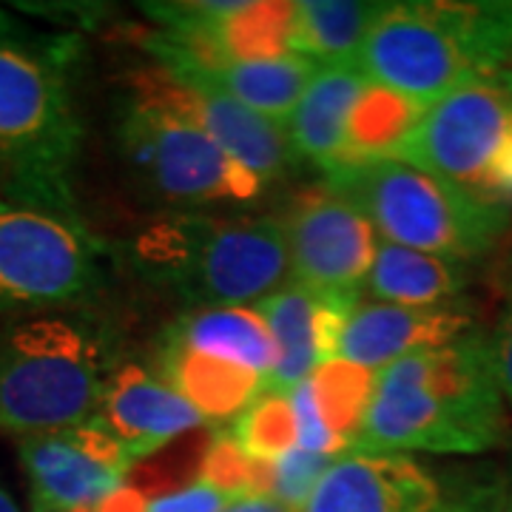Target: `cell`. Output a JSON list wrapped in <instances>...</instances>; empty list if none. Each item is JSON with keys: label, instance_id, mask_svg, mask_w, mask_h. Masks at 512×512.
Masks as SVG:
<instances>
[{"label": "cell", "instance_id": "obj_32", "mask_svg": "<svg viewBox=\"0 0 512 512\" xmlns=\"http://www.w3.org/2000/svg\"><path fill=\"white\" fill-rule=\"evenodd\" d=\"M222 512H293L288 507H282L274 498H265V495H248V498H237L231 501Z\"/></svg>", "mask_w": 512, "mask_h": 512}, {"label": "cell", "instance_id": "obj_25", "mask_svg": "<svg viewBox=\"0 0 512 512\" xmlns=\"http://www.w3.org/2000/svg\"><path fill=\"white\" fill-rule=\"evenodd\" d=\"M228 436L248 456L274 461L296 447V416L291 393L279 387H265L237 419L231 421Z\"/></svg>", "mask_w": 512, "mask_h": 512}, {"label": "cell", "instance_id": "obj_19", "mask_svg": "<svg viewBox=\"0 0 512 512\" xmlns=\"http://www.w3.org/2000/svg\"><path fill=\"white\" fill-rule=\"evenodd\" d=\"M154 370L208 421H234L265 387H271L268 379L248 367L180 348L165 339L157 345Z\"/></svg>", "mask_w": 512, "mask_h": 512}, {"label": "cell", "instance_id": "obj_18", "mask_svg": "<svg viewBox=\"0 0 512 512\" xmlns=\"http://www.w3.org/2000/svg\"><path fill=\"white\" fill-rule=\"evenodd\" d=\"M322 63L302 55L262 57V60H234L208 72H174L168 74L174 83L185 86H208L228 94L245 109L256 111L285 128L291 114L299 106L302 94L308 92L313 74Z\"/></svg>", "mask_w": 512, "mask_h": 512}, {"label": "cell", "instance_id": "obj_22", "mask_svg": "<svg viewBox=\"0 0 512 512\" xmlns=\"http://www.w3.org/2000/svg\"><path fill=\"white\" fill-rule=\"evenodd\" d=\"M384 6L373 0H296L291 52L322 66L356 63Z\"/></svg>", "mask_w": 512, "mask_h": 512}, {"label": "cell", "instance_id": "obj_16", "mask_svg": "<svg viewBox=\"0 0 512 512\" xmlns=\"http://www.w3.org/2000/svg\"><path fill=\"white\" fill-rule=\"evenodd\" d=\"M473 330V313L461 302L410 308V305H356L339 339V359L367 370L399 362L421 350L441 348Z\"/></svg>", "mask_w": 512, "mask_h": 512}, {"label": "cell", "instance_id": "obj_10", "mask_svg": "<svg viewBox=\"0 0 512 512\" xmlns=\"http://www.w3.org/2000/svg\"><path fill=\"white\" fill-rule=\"evenodd\" d=\"M495 495L498 487L456 493L407 453H345L302 512H493Z\"/></svg>", "mask_w": 512, "mask_h": 512}, {"label": "cell", "instance_id": "obj_34", "mask_svg": "<svg viewBox=\"0 0 512 512\" xmlns=\"http://www.w3.org/2000/svg\"><path fill=\"white\" fill-rule=\"evenodd\" d=\"M0 512H20V507L15 504V498L6 493L3 487H0Z\"/></svg>", "mask_w": 512, "mask_h": 512}, {"label": "cell", "instance_id": "obj_14", "mask_svg": "<svg viewBox=\"0 0 512 512\" xmlns=\"http://www.w3.org/2000/svg\"><path fill=\"white\" fill-rule=\"evenodd\" d=\"M117 439L131 461H143L174 439L200 430L202 416L148 367L123 362L111 373L92 419Z\"/></svg>", "mask_w": 512, "mask_h": 512}, {"label": "cell", "instance_id": "obj_21", "mask_svg": "<svg viewBox=\"0 0 512 512\" xmlns=\"http://www.w3.org/2000/svg\"><path fill=\"white\" fill-rule=\"evenodd\" d=\"M467 288V262L379 242L365 291L387 305L433 308L456 302Z\"/></svg>", "mask_w": 512, "mask_h": 512}, {"label": "cell", "instance_id": "obj_31", "mask_svg": "<svg viewBox=\"0 0 512 512\" xmlns=\"http://www.w3.org/2000/svg\"><path fill=\"white\" fill-rule=\"evenodd\" d=\"M146 507L148 495L137 484H128L126 481L120 490H114L94 512H146Z\"/></svg>", "mask_w": 512, "mask_h": 512}, {"label": "cell", "instance_id": "obj_6", "mask_svg": "<svg viewBox=\"0 0 512 512\" xmlns=\"http://www.w3.org/2000/svg\"><path fill=\"white\" fill-rule=\"evenodd\" d=\"M322 177L325 188L365 214L384 242L421 254L470 262L493 251L512 225L510 205L402 160L348 165Z\"/></svg>", "mask_w": 512, "mask_h": 512}, {"label": "cell", "instance_id": "obj_24", "mask_svg": "<svg viewBox=\"0 0 512 512\" xmlns=\"http://www.w3.org/2000/svg\"><path fill=\"white\" fill-rule=\"evenodd\" d=\"M305 382L311 387L313 404L322 424L350 453L370 410L376 370H367L345 359H330L322 367H316Z\"/></svg>", "mask_w": 512, "mask_h": 512}, {"label": "cell", "instance_id": "obj_8", "mask_svg": "<svg viewBox=\"0 0 512 512\" xmlns=\"http://www.w3.org/2000/svg\"><path fill=\"white\" fill-rule=\"evenodd\" d=\"M103 276V245L86 222L0 200V322L72 311Z\"/></svg>", "mask_w": 512, "mask_h": 512}, {"label": "cell", "instance_id": "obj_33", "mask_svg": "<svg viewBox=\"0 0 512 512\" xmlns=\"http://www.w3.org/2000/svg\"><path fill=\"white\" fill-rule=\"evenodd\" d=\"M493 512H512V470L510 476L498 481V498H495Z\"/></svg>", "mask_w": 512, "mask_h": 512}, {"label": "cell", "instance_id": "obj_30", "mask_svg": "<svg viewBox=\"0 0 512 512\" xmlns=\"http://www.w3.org/2000/svg\"><path fill=\"white\" fill-rule=\"evenodd\" d=\"M484 197L504 202V205L512 200V131L504 148H501V154H498V160L490 168V177L484 183Z\"/></svg>", "mask_w": 512, "mask_h": 512}, {"label": "cell", "instance_id": "obj_12", "mask_svg": "<svg viewBox=\"0 0 512 512\" xmlns=\"http://www.w3.org/2000/svg\"><path fill=\"white\" fill-rule=\"evenodd\" d=\"M296 285L359 296L376 259V231L342 194L319 188L293 202L282 217Z\"/></svg>", "mask_w": 512, "mask_h": 512}, {"label": "cell", "instance_id": "obj_13", "mask_svg": "<svg viewBox=\"0 0 512 512\" xmlns=\"http://www.w3.org/2000/svg\"><path fill=\"white\" fill-rule=\"evenodd\" d=\"M359 305L353 293H322L288 282L271 296L256 302L276 345V367L271 387L293 390L316 367L339 359V339Z\"/></svg>", "mask_w": 512, "mask_h": 512}, {"label": "cell", "instance_id": "obj_20", "mask_svg": "<svg viewBox=\"0 0 512 512\" xmlns=\"http://www.w3.org/2000/svg\"><path fill=\"white\" fill-rule=\"evenodd\" d=\"M165 342L180 348L197 350L222 362H234L259 373L262 379L274 376L276 345L265 319L256 308L234 305V308H197L183 313L163 330Z\"/></svg>", "mask_w": 512, "mask_h": 512}, {"label": "cell", "instance_id": "obj_4", "mask_svg": "<svg viewBox=\"0 0 512 512\" xmlns=\"http://www.w3.org/2000/svg\"><path fill=\"white\" fill-rule=\"evenodd\" d=\"M120 365L114 333L89 311L0 322V433L23 439L89 421Z\"/></svg>", "mask_w": 512, "mask_h": 512}, {"label": "cell", "instance_id": "obj_7", "mask_svg": "<svg viewBox=\"0 0 512 512\" xmlns=\"http://www.w3.org/2000/svg\"><path fill=\"white\" fill-rule=\"evenodd\" d=\"M117 143L134 177L154 197L180 208L245 205L265 183L237 165L185 111L165 97L151 72L134 77L120 106Z\"/></svg>", "mask_w": 512, "mask_h": 512}, {"label": "cell", "instance_id": "obj_9", "mask_svg": "<svg viewBox=\"0 0 512 512\" xmlns=\"http://www.w3.org/2000/svg\"><path fill=\"white\" fill-rule=\"evenodd\" d=\"M512 131V69L481 74L427 106L393 160L484 197V183Z\"/></svg>", "mask_w": 512, "mask_h": 512}, {"label": "cell", "instance_id": "obj_2", "mask_svg": "<svg viewBox=\"0 0 512 512\" xmlns=\"http://www.w3.org/2000/svg\"><path fill=\"white\" fill-rule=\"evenodd\" d=\"M74 43L0 9V200L80 220Z\"/></svg>", "mask_w": 512, "mask_h": 512}, {"label": "cell", "instance_id": "obj_11", "mask_svg": "<svg viewBox=\"0 0 512 512\" xmlns=\"http://www.w3.org/2000/svg\"><path fill=\"white\" fill-rule=\"evenodd\" d=\"M32 487V512H94L126 484L134 461L94 421L18 441Z\"/></svg>", "mask_w": 512, "mask_h": 512}, {"label": "cell", "instance_id": "obj_15", "mask_svg": "<svg viewBox=\"0 0 512 512\" xmlns=\"http://www.w3.org/2000/svg\"><path fill=\"white\" fill-rule=\"evenodd\" d=\"M151 77H154L157 89L177 109L185 111L220 146V151H225L245 171H251L256 180H262L265 185L276 183L299 160L285 128L256 111L245 109L228 94L208 89V86L174 83L160 69L151 72Z\"/></svg>", "mask_w": 512, "mask_h": 512}, {"label": "cell", "instance_id": "obj_27", "mask_svg": "<svg viewBox=\"0 0 512 512\" xmlns=\"http://www.w3.org/2000/svg\"><path fill=\"white\" fill-rule=\"evenodd\" d=\"M330 464L333 458L293 447L285 456L271 461V498L288 510L302 512Z\"/></svg>", "mask_w": 512, "mask_h": 512}, {"label": "cell", "instance_id": "obj_23", "mask_svg": "<svg viewBox=\"0 0 512 512\" xmlns=\"http://www.w3.org/2000/svg\"><path fill=\"white\" fill-rule=\"evenodd\" d=\"M421 114L424 109L419 103L407 100L402 94L387 92L376 83H367L365 94L359 97L356 111L350 117L348 146L339 168L393 160L396 151L404 146V140L413 134V128L419 126Z\"/></svg>", "mask_w": 512, "mask_h": 512}, {"label": "cell", "instance_id": "obj_28", "mask_svg": "<svg viewBox=\"0 0 512 512\" xmlns=\"http://www.w3.org/2000/svg\"><path fill=\"white\" fill-rule=\"evenodd\" d=\"M228 504H231V498L222 495L220 490H214L202 481H191L171 493L151 495L146 512H222Z\"/></svg>", "mask_w": 512, "mask_h": 512}, {"label": "cell", "instance_id": "obj_29", "mask_svg": "<svg viewBox=\"0 0 512 512\" xmlns=\"http://www.w3.org/2000/svg\"><path fill=\"white\" fill-rule=\"evenodd\" d=\"M493 350H495V365H498V379H501V390L507 407L512 410V288L507 293L504 311L498 319V328L493 333Z\"/></svg>", "mask_w": 512, "mask_h": 512}, {"label": "cell", "instance_id": "obj_5", "mask_svg": "<svg viewBox=\"0 0 512 512\" xmlns=\"http://www.w3.org/2000/svg\"><path fill=\"white\" fill-rule=\"evenodd\" d=\"M128 262L194 311L259 302L291 276L285 228L271 217H157L131 237Z\"/></svg>", "mask_w": 512, "mask_h": 512}, {"label": "cell", "instance_id": "obj_26", "mask_svg": "<svg viewBox=\"0 0 512 512\" xmlns=\"http://www.w3.org/2000/svg\"><path fill=\"white\" fill-rule=\"evenodd\" d=\"M197 481L220 490L231 501L248 495L271 498V461L248 456L228 430H214L202 444Z\"/></svg>", "mask_w": 512, "mask_h": 512}, {"label": "cell", "instance_id": "obj_17", "mask_svg": "<svg viewBox=\"0 0 512 512\" xmlns=\"http://www.w3.org/2000/svg\"><path fill=\"white\" fill-rule=\"evenodd\" d=\"M365 72L356 63H328L313 74L308 92L285 123L293 151L328 174L339 168L348 146L350 117L367 89Z\"/></svg>", "mask_w": 512, "mask_h": 512}, {"label": "cell", "instance_id": "obj_3", "mask_svg": "<svg viewBox=\"0 0 512 512\" xmlns=\"http://www.w3.org/2000/svg\"><path fill=\"white\" fill-rule=\"evenodd\" d=\"M510 57L512 3L402 0L384 6L356 66L370 83L427 109L481 74L507 69Z\"/></svg>", "mask_w": 512, "mask_h": 512}, {"label": "cell", "instance_id": "obj_1", "mask_svg": "<svg viewBox=\"0 0 512 512\" xmlns=\"http://www.w3.org/2000/svg\"><path fill=\"white\" fill-rule=\"evenodd\" d=\"M504 436L507 399L493 336L470 330L376 370L370 410L350 453L476 456Z\"/></svg>", "mask_w": 512, "mask_h": 512}]
</instances>
